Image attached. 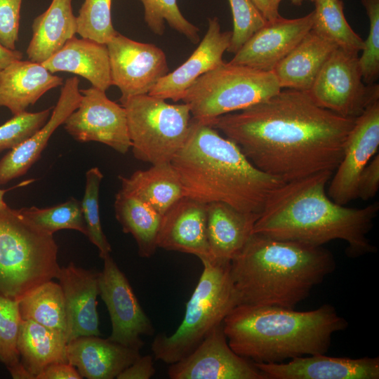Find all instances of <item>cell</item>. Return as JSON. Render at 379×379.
<instances>
[{
    "label": "cell",
    "instance_id": "6da1fadb",
    "mask_svg": "<svg viewBox=\"0 0 379 379\" xmlns=\"http://www.w3.org/2000/svg\"><path fill=\"white\" fill-rule=\"evenodd\" d=\"M355 119L319 107L306 91L286 88L208 124L234 142L258 169L286 182L334 173Z\"/></svg>",
    "mask_w": 379,
    "mask_h": 379
},
{
    "label": "cell",
    "instance_id": "7a4b0ae2",
    "mask_svg": "<svg viewBox=\"0 0 379 379\" xmlns=\"http://www.w3.org/2000/svg\"><path fill=\"white\" fill-rule=\"evenodd\" d=\"M333 172L321 171L286 182L267 199L253 233L321 246L335 239L347 243L346 255L356 258L375 253L367 235L379 204L348 208L331 200L326 187Z\"/></svg>",
    "mask_w": 379,
    "mask_h": 379
},
{
    "label": "cell",
    "instance_id": "3957f363",
    "mask_svg": "<svg viewBox=\"0 0 379 379\" xmlns=\"http://www.w3.org/2000/svg\"><path fill=\"white\" fill-rule=\"evenodd\" d=\"M171 164L185 197L246 213L260 214L270 194L285 182L258 169L234 142L192 117L187 139Z\"/></svg>",
    "mask_w": 379,
    "mask_h": 379
},
{
    "label": "cell",
    "instance_id": "277c9868",
    "mask_svg": "<svg viewBox=\"0 0 379 379\" xmlns=\"http://www.w3.org/2000/svg\"><path fill=\"white\" fill-rule=\"evenodd\" d=\"M335 267L322 246L253 233L232 259L230 274L239 304L293 309Z\"/></svg>",
    "mask_w": 379,
    "mask_h": 379
},
{
    "label": "cell",
    "instance_id": "5b68a950",
    "mask_svg": "<svg viewBox=\"0 0 379 379\" xmlns=\"http://www.w3.org/2000/svg\"><path fill=\"white\" fill-rule=\"evenodd\" d=\"M348 322L330 304L298 312L275 306L239 304L222 321L231 349L255 363L326 354L333 335Z\"/></svg>",
    "mask_w": 379,
    "mask_h": 379
},
{
    "label": "cell",
    "instance_id": "8992f818",
    "mask_svg": "<svg viewBox=\"0 0 379 379\" xmlns=\"http://www.w3.org/2000/svg\"><path fill=\"white\" fill-rule=\"evenodd\" d=\"M58 247L53 234L20 209L0 210V295L18 300L56 277Z\"/></svg>",
    "mask_w": 379,
    "mask_h": 379
},
{
    "label": "cell",
    "instance_id": "52a82bcc",
    "mask_svg": "<svg viewBox=\"0 0 379 379\" xmlns=\"http://www.w3.org/2000/svg\"><path fill=\"white\" fill-rule=\"evenodd\" d=\"M201 262L203 272L186 304L181 324L172 335L160 333L152 343L157 360L171 364L185 358L239 304L230 262Z\"/></svg>",
    "mask_w": 379,
    "mask_h": 379
},
{
    "label": "cell",
    "instance_id": "ba28073f",
    "mask_svg": "<svg viewBox=\"0 0 379 379\" xmlns=\"http://www.w3.org/2000/svg\"><path fill=\"white\" fill-rule=\"evenodd\" d=\"M281 90L272 71L224 62L198 78L182 100L189 106L193 119L208 124L218 117L240 111Z\"/></svg>",
    "mask_w": 379,
    "mask_h": 379
},
{
    "label": "cell",
    "instance_id": "9c48e42d",
    "mask_svg": "<svg viewBox=\"0 0 379 379\" xmlns=\"http://www.w3.org/2000/svg\"><path fill=\"white\" fill-rule=\"evenodd\" d=\"M134 157L152 165L171 163L188 135L192 114L185 104L149 94L121 102Z\"/></svg>",
    "mask_w": 379,
    "mask_h": 379
},
{
    "label": "cell",
    "instance_id": "30bf717a",
    "mask_svg": "<svg viewBox=\"0 0 379 379\" xmlns=\"http://www.w3.org/2000/svg\"><path fill=\"white\" fill-rule=\"evenodd\" d=\"M319 107L344 117L357 118L379 100V86L362 79L359 53L336 48L307 91Z\"/></svg>",
    "mask_w": 379,
    "mask_h": 379
},
{
    "label": "cell",
    "instance_id": "8fae6325",
    "mask_svg": "<svg viewBox=\"0 0 379 379\" xmlns=\"http://www.w3.org/2000/svg\"><path fill=\"white\" fill-rule=\"evenodd\" d=\"M106 46L112 86L120 90L121 102L148 94L169 72L164 52L153 44L136 41L117 33Z\"/></svg>",
    "mask_w": 379,
    "mask_h": 379
},
{
    "label": "cell",
    "instance_id": "7c38bea8",
    "mask_svg": "<svg viewBox=\"0 0 379 379\" xmlns=\"http://www.w3.org/2000/svg\"><path fill=\"white\" fill-rule=\"evenodd\" d=\"M102 260L103 269L99 274V295L111 320L112 333L108 338L140 350L144 345L141 335H153V324L140 306L128 279L111 255Z\"/></svg>",
    "mask_w": 379,
    "mask_h": 379
},
{
    "label": "cell",
    "instance_id": "4fadbf2b",
    "mask_svg": "<svg viewBox=\"0 0 379 379\" xmlns=\"http://www.w3.org/2000/svg\"><path fill=\"white\" fill-rule=\"evenodd\" d=\"M80 91L79 107L63 124L65 131L79 142H98L126 154L131 142L124 107L93 86Z\"/></svg>",
    "mask_w": 379,
    "mask_h": 379
},
{
    "label": "cell",
    "instance_id": "5bb4252c",
    "mask_svg": "<svg viewBox=\"0 0 379 379\" xmlns=\"http://www.w3.org/2000/svg\"><path fill=\"white\" fill-rule=\"evenodd\" d=\"M171 379H267L252 361L230 347L222 324L190 354L170 364Z\"/></svg>",
    "mask_w": 379,
    "mask_h": 379
},
{
    "label": "cell",
    "instance_id": "9a60e30c",
    "mask_svg": "<svg viewBox=\"0 0 379 379\" xmlns=\"http://www.w3.org/2000/svg\"><path fill=\"white\" fill-rule=\"evenodd\" d=\"M379 100L356 118L344 147L343 158L335 170L328 188L334 202L345 206L357 197L359 175L378 152Z\"/></svg>",
    "mask_w": 379,
    "mask_h": 379
},
{
    "label": "cell",
    "instance_id": "2e32d148",
    "mask_svg": "<svg viewBox=\"0 0 379 379\" xmlns=\"http://www.w3.org/2000/svg\"><path fill=\"white\" fill-rule=\"evenodd\" d=\"M314 13L294 19L280 18L257 31L229 62L272 71L312 29Z\"/></svg>",
    "mask_w": 379,
    "mask_h": 379
},
{
    "label": "cell",
    "instance_id": "e0dca14e",
    "mask_svg": "<svg viewBox=\"0 0 379 379\" xmlns=\"http://www.w3.org/2000/svg\"><path fill=\"white\" fill-rule=\"evenodd\" d=\"M100 272L69 262L60 267L56 279L62 287L67 316V343L81 337L100 336L97 297Z\"/></svg>",
    "mask_w": 379,
    "mask_h": 379
},
{
    "label": "cell",
    "instance_id": "ac0fdd59",
    "mask_svg": "<svg viewBox=\"0 0 379 379\" xmlns=\"http://www.w3.org/2000/svg\"><path fill=\"white\" fill-rule=\"evenodd\" d=\"M232 31L222 32L218 18L208 19L207 31L199 46L180 66L163 77L149 92V95L174 102L182 100L186 91L204 74L225 62Z\"/></svg>",
    "mask_w": 379,
    "mask_h": 379
},
{
    "label": "cell",
    "instance_id": "d6986e66",
    "mask_svg": "<svg viewBox=\"0 0 379 379\" xmlns=\"http://www.w3.org/2000/svg\"><path fill=\"white\" fill-rule=\"evenodd\" d=\"M77 77L67 79L51 115L29 138L10 149L0 160V185L26 174L39 159L54 131L79 107L82 94Z\"/></svg>",
    "mask_w": 379,
    "mask_h": 379
},
{
    "label": "cell",
    "instance_id": "ffe728a7",
    "mask_svg": "<svg viewBox=\"0 0 379 379\" xmlns=\"http://www.w3.org/2000/svg\"><path fill=\"white\" fill-rule=\"evenodd\" d=\"M267 379H378L379 358L296 357L287 363H255Z\"/></svg>",
    "mask_w": 379,
    "mask_h": 379
},
{
    "label": "cell",
    "instance_id": "44dd1931",
    "mask_svg": "<svg viewBox=\"0 0 379 379\" xmlns=\"http://www.w3.org/2000/svg\"><path fill=\"white\" fill-rule=\"evenodd\" d=\"M158 248L210 260L206 230V204L183 197L162 215Z\"/></svg>",
    "mask_w": 379,
    "mask_h": 379
},
{
    "label": "cell",
    "instance_id": "7402d4cb",
    "mask_svg": "<svg viewBox=\"0 0 379 379\" xmlns=\"http://www.w3.org/2000/svg\"><path fill=\"white\" fill-rule=\"evenodd\" d=\"M66 351L68 363L88 379L117 378L140 356L139 350L95 335L71 340Z\"/></svg>",
    "mask_w": 379,
    "mask_h": 379
},
{
    "label": "cell",
    "instance_id": "603a6c76",
    "mask_svg": "<svg viewBox=\"0 0 379 379\" xmlns=\"http://www.w3.org/2000/svg\"><path fill=\"white\" fill-rule=\"evenodd\" d=\"M259 215L240 211L222 202L206 204L209 260L230 262L253 234Z\"/></svg>",
    "mask_w": 379,
    "mask_h": 379
},
{
    "label": "cell",
    "instance_id": "cb8c5ba5",
    "mask_svg": "<svg viewBox=\"0 0 379 379\" xmlns=\"http://www.w3.org/2000/svg\"><path fill=\"white\" fill-rule=\"evenodd\" d=\"M63 84L41 63L16 60L0 72V107L15 115L25 112L47 91Z\"/></svg>",
    "mask_w": 379,
    "mask_h": 379
},
{
    "label": "cell",
    "instance_id": "d4e9b609",
    "mask_svg": "<svg viewBox=\"0 0 379 379\" xmlns=\"http://www.w3.org/2000/svg\"><path fill=\"white\" fill-rule=\"evenodd\" d=\"M41 64L51 73L66 72L81 76L103 91L112 86L107 46L88 39L74 36Z\"/></svg>",
    "mask_w": 379,
    "mask_h": 379
},
{
    "label": "cell",
    "instance_id": "484cf974",
    "mask_svg": "<svg viewBox=\"0 0 379 379\" xmlns=\"http://www.w3.org/2000/svg\"><path fill=\"white\" fill-rule=\"evenodd\" d=\"M336 48L311 29L273 69L280 87L307 92Z\"/></svg>",
    "mask_w": 379,
    "mask_h": 379
},
{
    "label": "cell",
    "instance_id": "4316f807",
    "mask_svg": "<svg viewBox=\"0 0 379 379\" xmlns=\"http://www.w3.org/2000/svg\"><path fill=\"white\" fill-rule=\"evenodd\" d=\"M72 0H52L32 25V36L26 53L30 61L42 63L59 51L77 31Z\"/></svg>",
    "mask_w": 379,
    "mask_h": 379
},
{
    "label": "cell",
    "instance_id": "83f0119b",
    "mask_svg": "<svg viewBox=\"0 0 379 379\" xmlns=\"http://www.w3.org/2000/svg\"><path fill=\"white\" fill-rule=\"evenodd\" d=\"M119 179L123 192L146 203L161 215L185 197L181 182L171 163L152 165L129 177L119 175Z\"/></svg>",
    "mask_w": 379,
    "mask_h": 379
},
{
    "label": "cell",
    "instance_id": "f1b7e54d",
    "mask_svg": "<svg viewBox=\"0 0 379 379\" xmlns=\"http://www.w3.org/2000/svg\"><path fill=\"white\" fill-rule=\"evenodd\" d=\"M67 344L63 332L22 319L18 350L22 364L33 379L51 364L68 363Z\"/></svg>",
    "mask_w": 379,
    "mask_h": 379
},
{
    "label": "cell",
    "instance_id": "f546056e",
    "mask_svg": "<svg viewBox=\"0 0 379 379\" xmlns=\"http://www.w3.org/2000/svg\"><path fill=\"white\" fill-rule=\"evenodd\" d=\"M114 211L123 232L135 239L139 255L146 258L152 256L158 248L157 237L162 215L121 190L115 196Z\"/></svg>",
    "mask_w": 379,
    "mask_h": 379
},
{
    "label": "cell",
    "instance_id": "4dcf8cb0",
    "mask_svg": "<svg viewBox=\"0 0 379 379\" xmlns=\"http://www.w3.org/2000/svg\"><path fill=\"white\" fill-rule=\"evenodd\" d=\"M21 319L63 332L67 316L62 287L52 280L36 286L18 300Z\"/></svg>",
    "mask_w": 379,
    "mask_h": 379
},
{
    "label": "cell",
    "instance_id": "1f68e13d",
    "mask_svg": "<svg viewBox=\"0 0 379 379\" xmlns=\"http://www.w3.org/2000/svg\"><path fill=\"white\" fill-rule=\"evenodd\" d=\"M312 29L346 51L359 53L364 41L350 27L344 14L342 0H314Z\"/></svg>",
    "mask_w": 379,
    "mask_h": 379
},
{
    "label": "cell",
    "instance_id": "d6a6232c",
    "mask_svg": "<svg viewBox=\"0 0 379 379\" xmlns=\"http://www.w3.org/2000/svg\"><path fill=\"white\" fill-rule=\"evenodd\" d=\"M21 317L18 301L0 295V361L14 379H33L20 361L18 350Z\"/></svg>",
    "mask_w": 379,
    "mask_h": 379
},
{
    "label": "cell",
    "instance_id": "836d02e7",
    "mask_svg": "<svg viewBox=\"0 0 379 379\" xmlns=\"http://www.w3.org/2000/svg\"><path fill=\"white\" fill-rule=\"evenodd\" d=\"M20 211L31 222L50 234L62 230H73L86 235L81 201L73 197L52 207H24Z\"/></svg>",
    "mask_w": 379,
    "mask_h": 379
},
{
    "label": "cell",
    "instance_id": "e575fe53",
    "mask_svg": "<svg viewBox=\"0 0 379 379\" xmlns=\"http://www.w3.org/2000/svg\"><path fill=\"white\" fill-rule=\"evenodd\" d=\"M144 7V19L151 31L162 36L165 22L192 43L199 41V28L189 22L180 12L177 0H139Z\"/></svg>",
    "mask_w": 379,
    "mask_h": 379
},
{
    "label": "cell",
    "instance_id": "d590c367",
    "mask_svg": "<svg viewBox=\"0 0 379 379\" xmlns=\"http://www.w3.org/2000/svg\"><path fill=\"white\" fill-rule=\"evenodd\" d=\"M103 175L98 167L90 168L86 173L85 192L81 201L86 227V237L99 251L103 259L110 254L112 247L102 231L99 211V190Z\"/></svg>",
    "mask_w": 379,
    "mask_h": 379
},
{
    "label": "cell",
    "instance_id": "8d00e7d4",
    "mask_svg": "<svg viewBox=\"0 0 379 379\" xmlns=\"http://www.w3.org/2000/svg\"><path fill=\"white\" fill-rule=\"evenodd\" d=\"M112 0H84L77 16V33L81 38L107 44L118 32L111 15Z\"/></svg>",
    "mask_w": 379,
    "mask_h": 379
},
{
    "label": "cell",
    "instance_id": "74e56055",
    "mask_svg": "<svg viewBox=\"0 0 379 379\" xmlns=\"http://www.w3.org/2000/svg\"><path fill=\"white\" fill-rule=\"evenodd\" d=\"M233 18V30L227 50L235 54L267 21L251 0H228Z\"/></svg>",
    "mask_w": 379,
    "mask_h": 379
},
{
    "label": "cell",
    "instance_id": "f35d334b",
    "mask_svg": "<svg viewBox=\"0 0 379 379\" xmlns=\"http://www.w3.org/2000/svg\"><path fill=\"white\" fill-rule=\"evenodd\" d=\"M369 20V32L359 57L365 84L376 83L379 77V0H361Z\"/></svg>",
    "mask_w": 379,
    "mask_h": 379
},
{
    "label": "cell",
    "instance_id": "ab89813d",
    "mask_svg": "<svg viewBox=\"0 0 379 379\" xmlns=\"http://www.w3.org/2000/svg\"><path fill=\"white\" fill-rule=\"evenodd\" d=\"M51 107L37 112L13 115L0 126V152L16 147L39 129L48 119Z\"/></svg>",
    "mask_w": 379,
    "mask_h": 379
},
{
    "label": "cell",
    "instance_id": "60d3db41",
    "mask_svg": "<svg viewBox=\"0 0 379 379\" xmlns=\"http://www.w3.org/2000/svg\"><path fill=\"white\" fill-rule=\"evenodd\" d=\"M22 0H0V43L15 50Z\"/></svg>",
    "mask_w": 379,
    "mask_h": 379
},
{
    "label": "cell",
    "instance_id": "b9f144b4",
    "mask_svg": "<svg viewBox=\"0 0 379 379\" xmlns=\"http://www.w3.org/2000/svg\"><path fill=\"white\" fill-rule=\"evenodd\" d=\"M379 188V154L377 153L361 172L357 186V197L364 201L373 198Z\"/></svg>",
    "mask_w": 379,
    "mask_h": 379
},
{
    "label": "cell",
    "instance_id": "7bdbcfd3",
    "mask_svg": "<svg viewBox=\"0 0 379 379\" xmlns=\"http://www.w3.org/2000/svg\"><path fill=\"white\" fill-rule=\"evenodd\" d=\"M152 355H141L129 366L124 369L117 379H149L155 373Z\"/></svg>",
    "mask_w": 379,
    "mask_h": 379
},
{
    "label": "cell",
    "instance_id": "ee69618b",
    "mask_svg": "<svg viewBox=\"0 0 379 379\" xmlns=\"http://www.w3.org/2000/svg\"><path fill=\"white\" fill-rule=\"evenodd\" d=\"M77 368L67 362H56L44 368L35 379H81Z\"/></svg>",
    "mask_w": 379,
    "mask_h": 379
},
{
    "label": "cell",
    "instance_id": "f6af8a7d",
    "mask_svg": "<svg viewBox=\"0 0 379 379\" xmlns=\"http://www.w3.org/2000/svg\"><path fill=\"white\" fill-rule=\"evenodd\" d=\"M267 22L281 17L279 12L281 0H251Z\"/></svg>",
    "mask_w": 379,
    "mask_h": 379
},
{
    "label": "cell",
    "instance_id": "bcb514c9",
    "mask_svg": "<svg viewBox=\"0 0 379 379\" xmlns=\"http://www.w3.org/2000/svg\"><path fill=\"white\" fill-rule=\"evenodd\" d=\"M22 59V52L8 49L0 43V72L13 62Z\"/></svg>",
    "mask_w": 379,
    "mask_h": 379
},
{
    "label": "cell",
    "instance_id": "7dc6e473",
    "mask_svg": "<svg viewBox=\"0 0 379 379\" xmlns=\"http://www.w3.org/2000/svg\"><path fill=\"white\" fill-rule=\"evenodd\" d=\"M8 190H1V189H0V210H3V209H5V208H7L8 207H9L6 204V203L5 202L4 199V194Z\"/></svg>",
    "mask_w": 379,
    "mask_h": 379
},
{
    "label": "cell",
    "instance_id": "c3c4849f",
    "mask_svg": "<svg viewBox=\"0 0 379 379\" xmlns=\"http://www.w3.org/2000/svg\"><path fill=\"white\" fill-rule=\"evenodd\" d=\"M305 0H291V3L295 6H300Z\"/></svg>",
    "mask_w": 379,
    "mask_h": 379
},
{
    "label": "cell",
    "instance_id": "681fc988",
    "mask_svg": "<svg viewBox=\"0 0 379 379\" xmlns=\"http://www.w3.org/2000/svg\"><path fill=\"white\" fill-rule=\"evenodd\" d=\"M312 1H314V0H311Z\"/></svg>",
    "mask_w": 379,
    "mask_h": 379
}]
</instances>
